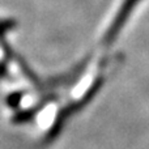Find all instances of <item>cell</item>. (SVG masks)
<instances>
[{"label":"cell","instance_id":"6da1fadb","mask_svg":"<svg viewBox=\"0 0 149 149\" xmlns=\"http://www.w3.org/2000/svg\"><path fill=\"white\" fill-rule=\"evenodd\" d=\"M139 1H140V0H124V3H123V5L120 7V9H119L118 15L115 16V20H114L113 25L109 28V31H107L106 38H107V39H113L114 37L119 33L120 28L124 25V24H126L127 18H128L130 15L132 13L134 8L139 4Z\"/></svg>","mask_w":149,"mask_h":149}]
</instances>
